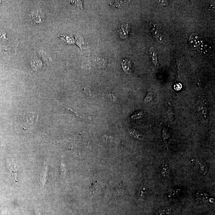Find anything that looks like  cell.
<instances>
[{"instance_id": "6da1fadb", "label": "cell", "mask_w": 215, "mask_h": 215, "mask_svg": "<svg viewBox=\"0 0 215 215\" xmlns=\"http://www.w3.org/2000/svg\"><path fill=\"white\" fill-rule=\"evenodd\" d=\"M190 43L191 44L192 47H194V49L197 48L199 51H201L202 53L206 52L207 49H208V44L204 41L201 39L200 37L197 36H192L190 38Z\"/></svg>"}, {"instance_id": "7a4b0ae2", "label": "cell", "mask_w": 215, "mask_h": 215, "mask_svg": "<svg viewBox=\"0 0 215 215\" xmlns=\"http://www.w3.org/2000/svg\"><path fill=\"white\" fill-rule=\"evenodd\" d=\"M30 17L32 20L37 24L42 23L44 22L45 19L43 14L39 11L33 12L31 15Z\"/></svg>"}, {"instance_id": "3957f363", "label": "cell", "mask_w": 215, "mask_h": 215, "mask_svg": "<svg viewBox=\"0 0 215 215\" xmlns=\"http://www.w3.org/2000/svg\"><path fill=\"white\" fill-rule=\"evenodd\" d=\"M193 165L197 170H199L201 173L204 174L207 173V168L206 164L203 161L196 160L193 162Z\"/></svg>"}, {"instance_id": "277c9868", "label": "cell", "mask_w": 215, "mask_h": 215, "mask_svg": "<svg viewBox=\"0 0 215 215\" xmlns=\"http://www.w3.org/2000/svg\"><path fill=\"white\" fill-rule=\"evenodd\" d=\"M122 65L124 71L126 73L130 74L132 72L133 70L132 63L128 59H123L122 62Z\"/></svg>"}, {"instance_id": "5b68a950", "label": "cell", "mask_w": 215, "mask_h": 215, "mask_svg": "<svg viewBox=\"0 0 215 215\" xmlns=\"http://www.w3.org/2000/svg\"><path fill=\"white\" fill-rule=\"evenodd\" d=\"M128 25H122L119 29L118 30L120 37L122 38H124L126 36H127L128 32L127 31L128 28Z\"/></svg>"}, {"instance_id": "8992f818", "label": "cell", "mask_w": 215, "mask_h": 215, "mask_svg": "<svg viewBox=\"0 0 215 215\" xmlns=\"http://www.w3.org/2000/svg\"><path fill=\"white\" fill-rule=\"evenodd\" d=\"M126 190V185L123 182H122L119 184L116 187L115 192L118 195H121L123 194Z\"/></svg>"}, {"instance_id": "52a82bcc", "label": "cell", "mask_w": 215, "mask_h": 215, "mask_svg": "<svg viewBox=\"0 0 215 215\" xmlns=\"http://www.w3.org/2000/svg\"><path fill=\"white\" fill-rule=\"evenodd\" d=\"M42 66V63L38 59H35L32 63V67L34 71H36Z\"/></svg>"}, {"instance_id": "ba28073f", "label": "cell", "mask_w": 215, "mask_h": 215, "mask_svg": "<svg viewBox=\"0 0 215 215\" xmlns=\"http://www.w3.org/2000/svg\"><path fill=\"white\" fill-rule=\"evenodd\" d=\"M9 166L12 175V177L14 178L15 180V181L16 182V181H17L16 179L17 177L16 173H17L18 170H17L16 168V166H15L14 164H9Z\"/></svg>"}, {"instance_id": "9c48e42d", "label": "cell", "mask_w": 215, "mask_h": 215, "mask_svg": "<svg viewBox=\"0 0 215 215\" xmlns=\"http://www.w3.org/2000/svg\"><path fill=\"white\" fill-rule=\"evenodd\" d=\"M170 210L169 209L163 208L159 210L156 215H170Z\"/></svg>"}, {"instance_id": "30bf717a", "label": "cell", "mask_w": 215, "mask_h": 215, "mask_svg": "<svg viewBox=\"0 0 215 215\" xmlns=\"http://www.w3.org/2000/svg\"><path fill=\"white\" fill-rule=\"evenodd\" d=\"M180 191L181 190L180 189H171L168 193V197H175L180 193Z\"/></svg>"}, {"instance_id": "8fae6325", "label": "cell", "mask_w": 215, "mask_h": 215, "mask_svg": "<svg viewBox=\"0 0 215 215\" xmlns=\"http://www.w3.org/2000/svg\"><path fill=\"white\" fill-rule=\"evenodd\" d=\"M143 115H144V112H138L133 114L131 116V118L133 120L139 119L142 118Z\"/></svg>"}, {"instance_id": "7c38bea8", "label": "cell", "mask_w": 215, "mask_h": 215, "mask_svg": "<svg viewBox=\"0 0 215 215\" xmlns=\"http://www.w3.org/2000/svg\"><path fill=\"white\" fill-rule=\"evenodd\" d=\"M98 181H96L92 184L91 186L90 187V190L92 193H95L97 190L98 187Z\"/></svg>"}, {"instance_id": "4fadbf2b", "label": "cell", "mask_w": 215, "mask_h": 215, "mask_svg": "<svg viewBox=\"0 0 215 215\" xmlns=\"http://www.w3.org/2000/svg\"><path fill=\"white\" fill-rule=\"evenodd\" d=\"M154 97V94L153 93H149L147 94L146 98L145 99V103H148L151 101L153 99Z\"/></svg>"}, {"instance_id": "5bb4252c", "label": "cell", "mask_w": 215, "mask_h": 215, "mask_svg": "<svg viewBox=\"0 0 215 215\" xmlns=\"http://www.w3.org/2000/svg\"><path fill=\"white\" fill-rule=\"evenodd\" d=\"M146 193V191L145 190V187H141L139 191V198H143Z\"/></svg>"}, {"instance_id": "9a60e30c", "label": "cell", "mask_w": 215, "mask_h": 215, "mask_svg": "<svg viewBox=\"0 0 215 215\" xmlns=\"http://www.w3.org/2000/svg\"><path fill=\"white\" fill-rule=\"evenodd\" d=\"M161 173H162V175H163L164 177H166L168 174V168L166 167H163L162 168Z\"/></svg>"}, {"instance_id": "2e32d148", "label": "cell", "mask_w": 215, "mask_h": 215, "mask_svg": "<svg viewBox=\"0 0 215 215\" xmlns=\"http://www.w3.org/2000/svg\"><path fill=\"white\" fill-rule=\"evenodd\" d=\"M65 170L64 166L63 164H61V176L63 177L65 175Z\"/></svg>"}]
</instances>
